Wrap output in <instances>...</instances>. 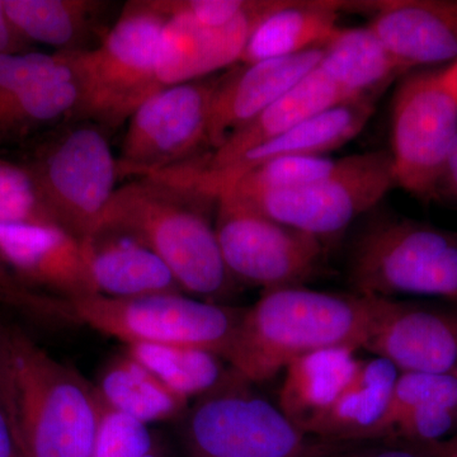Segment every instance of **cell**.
Segmentation results:
<instances>
[{"label":"cell","instance_id":"cell-1","mask_svg":"<svg viewBox=\"0 0 457 457\" xmlns=\"http://www.w3.org/2000/svg\"><path fill=\"white\" fill-rule=\"evenodd\" d=\"M0 408L20 457H89L106 407L96 385L16 327L0 326Z\"/></svg>","mask_w":457,"mask_h":457},{"label":"cell","instance_id":"cell-2","mask_svg":"<svg viewBox=\"0 0 457 457\" xmlns=\"http://www.w3.org/2000/svg\"><path fill=\"white\" fill-rule=\"evenodd\" d=\"M383 299L306 286L264 291L253 306L243 311L225 362L243 380L258 384L312 352L363 350Z\"/></svg>","mask_w":457,"mask_h":457},{"label":"cell","instance_id":"cell-3","mask_svg":"<svg viewBox=\"0 0 457 457\" xmlns=\"http://www.w3.org/2000/svg\"><path fill=\"white\" fill-rule=\"evenodd\" d=\"M215 204L185 186L143 177L116 188L98 236L134 237L167 264L180 290L215 303L233 281L210 219Z\"/></svg>","mask_w":457,"mask_h":457},{"label":"cell","instance_id":"cell-4","mask_svg":"<svg viewBox=\"0 0 457 457\" xmlns=\"http://www.w3.org/2000/svg\"><path fill=\"white\" fill-rule=\"evenodd\" d=\"M167 20L163 0L130 2L98 46L65 53L79 93L71 120L117 128L163 89L156 57Z\"/></svg>","mask_w":457,"mask_h":457},{"label":"cell","instance_id":"cell-5","mask_svg":"<svg viewBox=\"0 0 457 457\" xmlns=\"http://www.w3.org/2000/svg\"><path fill=\"white\" fill-rule=\"evenodd\" d=\"M348 276L356 293L457 303V233L400 216L374 219L353 240Z\"/></svg>","mask_w":457,"mask_h":457},{"label":"cell","instance_id":"cell-6","mask_svg":"<svg viewBox=\"0 0 457 457\" xmlns=\"http://www.w3.org/2000/svg\"><path fill=\"white\" fill-rule=\"evenodd\" d=\"M252 385L228 370L201 396L186 425L187 457H328L354 444L302 431Z\"/></svg>","mask_w":457,"mask_h":457},{"label":"cell","instance_id":"cell-7","mask_svg":"<svg viewBox=\"0 0 457 457\" xmlns=\"http://www.w3.org/2000/svg\"><path fill=\"white\" fill-rule=\"evenodd\" d=\"M26 167L57 227L82 242L98 236L120 177L104 128L73 120L53 132Z\"/></svg>","mask_w":457,"mask_h":457},{"label":"cell","instance_id":"cell-8","mask_svg":"<svg viewBox=\"0 0 457 457\" xmlns=\"http://www.w3.org/2000/svg\"><path fill=\"white\" fill-rule=\"evenodd\" d=\"M68 321L83 324L126 345H192L227 353L243 311L182 294L117 297L101 294L65 299Z\"/></svg>","mask_w":457,"mask_h":457},{"label":"cell","instance_id":"cell-9","mask_svg":"<svg viewBox=\"0 0 457 457\" xmlns=\"http://www.w3.org/2000/svg\"><path fill=\"white\" fill-rule=\"evenodd\" d=\"M457 140V88L451 66L404 75L394 93L390 149L396 188L438 200L442 173Z\"/></svg>","mask_w":457,"mask_h":457},{"label":"cell","instance_id":"cell-10","mask_svg":"<svg viewBox=\"0 0 457 457\" xmlns=\"http://www.w3.org/2000/svg\"><path fill=\"white\" fill-rule=\"evenodd\" d=\"M216 239L231 278L264 291L305 286L326 260V245L272 220L228 192L215 198Z\"/></svg>","mask_w":457,"mask_h":457},{"label":"cell","instance_id":"cell-11","mask_svg":"<svg viewBox=\"0 0 457 457\" xmlns=\"http://www.w3.org/2000/svg\"><path fill=\"white\" fill-rule=\"evenodd\" d=\"M394 188L396 182L389 152L375 150L348 155L347 163L335 176L303 187L245 196L228 194L326 245L376 209Z\"/></svg>","mask_w":457,"mask_h":457},{"label":"cell","instance_id":"cell-12","mask_svg":"<svg viewBox=\"0 0 457 457\" xmlns=\"http://www.w3.org/2000/svg\"><path fill=\"white\" fill-rule=\"evenodd\" d=\"M218 78L156 92L130 117L119 162L120 177H152L196 161L209 146L210 110Z\"/></svg>","mask_w":457,"mask_h":457},{"label":"cell","instance_id":"cell-13","mask_svg":"<svg viewBox=\"0 0 457 457\" xmlns=\"http://www.w3.org/2000/svg\"><path fill=\"white\" fill-rule=\"evenodd\" d=\"M363 350L400 374L457 375V312L384 297Z\"/></svg>","mask_w":457,"mask_h":457},{"label":"cell","instance_id":"cell-14","mask_svg":"<svg viewBox=\"0 0 457 457\" xmlns=\"http://www.w3.org/2000/svg\"><path fill=\"white\" fill-rule=\"evenodd\" d=\"M168 20L156 57V77L162 88L204 79L237 64L252 32L278 0H253L251 8L230 25L209 29L174 11L163 0Z\"/></svg>","mask_w":457,"mask_h":457},{"label":"cell","instance_id":"cell-15","mask_svg":"<svg viewBox=\"0 0 457 457\" xmlns=\"http://www.w3.org/2000/svg\"><path fill=\"white\" fill-rule=\"evenodd\" d=\"M369 25L404 74L457 59V0H378Z\"/></svg>","mask_w":457,"mask_h":457},{"label":"cell","instance_id":"cell-16","mask_svg":"<svg viewBox=\"0 0 457 457\" xmlns=\"http://www.w3.org/2000/svg\"><path fill=\"white\" fill-rule=\"evenodd\" d=\"M0 257L26 285L62 299L97 294L86 243L56 225L0 224Z\"/></svg>","mask_w":457,"mask_h":457},{"label":"cell","instance_id":"cell-17","mask_svg":"<svg viewBox=\"0 0 457 457\" xmlns=\"http://www.w3.org/2000/svg\"><path fill=\"white\" fill-rule=\"evenodd\" d=\"M376 102V97L342 102L295 126L276 139L249 150L227 170L201 174L187 168L182 173L183 183L215 200L216 192L222 185L270 159L328 155L359 137L375 112Z\"/></svg>","mask_w":457,"mask_h":457},{"label":"cell","instance_id":"cell-18","mask_svg":"<svg viewBox=\"0 0 457 457\" xmlns=\"http://www.w3.org/2000/svg\"><path fill=\"white\" fill-rule=\"evenodd\" d=\"M323 56V47L293 56L240 64L218 78L210 110L209 146L215 150L231 132L253 120L262 111L311 73Z\"/></svg>","mask_w":457,"mask_h":457},{"label":"cell","instance_id":"cell-19","mask_svg":"<svg viewBox=\"0 0 457 457\" xmlns=\"http://www.w3.org/2000/svg\"><path fill=\"white\" fill-rule=\"evenodd\" d=\"M347 101L352 99H347L317 65L278 101L231 132L220 146L212 150L209 158H198L186 167L201 174L227 170L249 150L276 139L315 114Z\"/></svg>","mask_w":457,"mask_h":457},{"label":"cell","instance_id":"cell-20","mask_svg":"<svg viewBox=\"0 0 457 457\" xmlns=\"http://www.w3.org/2000/svg\"><path fill=\"white\" fill-rule=\"evenodd\" d=\"M357 351L350 347L326 348L286 366L278 405L297 428L314 436L359 369Z\"/></svg>","mask_w":457,"mask_h":457},{"label":"cell","instance_id":"cell-21","mask_svg":"<svg viewBox=\"0 0 457 457\" xmlns=\"http://www.w3.org/2000/svg\"><path fill=\"white\" fill-rule=\"evenodd\" d=\"M363 5L341 0H278L255 26L239 64L320 49L341 27L343 12Z\"/></svg>","mask_w":457,"mask_h":457},{"label":"cell","instance_id":"cell-22","mask_svg":"<svg viewBox=\"0 0 457 457\" xmlns=\"http://www.w3.org/2000/svg\"><path fill=\"white\" fill-rule=\"evenodd\" d=\"M84 243L97 294L129 299L182 291L167 264L134 237L104 233Z\"/></svg>","mask_w":457,"mask_h":457},{"label":"cell","instance_id":"cell-23","mask_svg":"<svg viewBox=\"0 0 457 457\" xmlns=\"http://www.w3.org/2000/svg\"><path fill=\"white\" fill-rule=\"evenodd\" d=\"M399 375V370L381 357L361 360L353 378L314 436L336 442H374Z\"/></svg>","mask_w":457,"mask_h":457},{"label":"cell","instance_id":"cell-24","mask_svg":"<svg viewBox=\"0 0 457 457\" xmlns=\"http://www.w3.org/2000/svg\"><path fill=\"white\" fill-rule=\"evenodd\" d=\"M347 99L380 97L404 71L369 23L339 27L323 46L318 64Z\"/></svg>","mask_w":457,"mask_h":457},{"label":"cell","instance_id":"cell-25","mask_svg":"<svg viewBox=\"0 0 457 457\" xmlns=\"http://www.w3.org/2000/svg\"><path fill=\"white\" fill-rule=\"evenodd\" d=\"M96 389L108 411L146 426L173 420L188 404L187 400L168 389L145 366L126 353L104 370Z\"/></svg>","mask_w":457,"mask_h":457},{"label":"cell","instance_id":"cell-26","mask_svg":"<svg viewBox=\"0 0 457 457\" xmlns=\"http://www.w3.org/2000/svg\"><path fill=\"white\" fill-rule=\"evenodd\" d=\"M5 13L25 41L75 53L104 3L89 0H3Z\"/></svg>","mask_w":457,"mask_h":457},{"label":"cell","instance_id":"cell-27","mask_svg":"<svg viewBox=\"0 0 457 457\" xmlns=\"http://www.w3.org/2000/svg\"><path fill=\"white\" fill-rule=\"evenodd\" d=\"M125 353L187 402L212 392L228 374L221 356L192 345H132Z\"/></svg>","mask_w":457,"mask_h":457},{"label":"cell","instance_id":"cell-28","mask_svg":"<svg viewBox=\"0 0 457 457\" xmlns=\"http://www.w3.org/2000/svg\"><path fill=\"white\" fill-rule=\"evenodd\" d=\"M74 75L42 80L0 102V146L31 134L42 126L71 119L77 107Z\"/></svg>","mask_w":457,"mask_h":457},{"label":"cell","instance_id":"cell-29","mask_svg":"<svg viewBox=\"0 0 457 457\" xmlns=\"http://www.w3.org/2000/svg\"><path fill=\"white\" fill-rule=\"evenodd\" d=\"M347 156L306 155L270 159L228 180L218 189L215 198L220 192L245 196L312 185L342 170L347 163Z\"/></svg>","mask_w":457,"mask_h":457},{"label":"cell","instance_id":"cell-30","mask_svg":"<svg viewBox=\"0 0 457 457\" xmlns=\"http://www.w3.org/2000/svg\"><path fill=\"white\" fill-rule=\"evenodd\" d=\"M0 224L56 225L29 168L4 159H0Z\"/></svg>","mask_w":457,"mask_h":457},{"label":"cell","instance_id":"cell-31","mask_svg":"<svg viewBox=\"0 0 457 457\" xmlns=\"http://www.w3.org/2000/svg\"><path fill=\"white\" fill-rule=\"evenodd\" d=\"M73 73L65 53L0 55V102L42 80Z\"/></svg>","mask_w":457,"mask_h":457},{"label":"cell","instance_id":"cell-32","mask_svg":"<svg viewBox=\"0 0 457 457\" xmlns=\"http://www.w3.org/2000/svg\"><path fill=\"white\" fill-rule=\"evenodd\" d=\"M0 302L33 317L64 320V302L55 295L37 293L26 285L0 257Z\"/></svg>","mask_w":457,"mask_h":457},{"label":"cell","instance_id":"cell-33","mask_svg":"<svg viewBox=\"0 0 457 457\" xmlns=\"http://www.w3.org/2000/svg\"><path fill=\"white\" fill-rule=\"evenodd\" d=\"M253 0H168L174 11L209 29H220L233 23L251 8Z\"/></svg>","mask_w":457,"mask_h":457},{"label":"cell","instance_id":"cell-34","mask_svg":"<svg viewBox=\"0 0 457 457\" xmlns=\"http://www.w3.org/2000/svg\"><path fill=\"white\" fill-rule=\"evenodd\" d=\"M89 457H162L131 429L108 427L99 432Z\"/></svg>","mask_w":457,"mask_h":457},{"label":"cell","instance_id":"cell-35","mask_svg":"<svg viewBox=\"0 0 457 457\" xmlns=\"http://www.w3.org/2000/svg\"><path fill=\"white\" fill-rule=\"evenodd\" d=\"M328 457H432L427 447L393 441L359 442Z\"/></svg>","mask_w":457,"mask_h":457},{"label":"cell","instance_id":"cell-36","mask_svg":"<svg viewBox=\"0 0 457 457\" xmlns=\"http://www.w3.org/2000/svg\"><path fill=\"white\" fill-rule=\"evenodd\" d=\"M26 41L21 37L12 26L5 13L4 3L0 0V55L3 54L22 53V45Z\"/></svg>","mask_w":457,"mask_h":457},{"label":"cell","instance_id":"cell-37","mask_svg":"<svg viewBox=\"0 0 457 457\" xmlns=\"http://www.w3.org/2000/svg\"><path fill=\"white\" fill-rule=\"evenodd\" d=\"M441 198L457 201V140L451 150L446 165H445L444 173H442L440 187H438V200Z\"/></svg>","mask_w":457,"mask_h":457},{"label":"cell","instance_id":"cell-38","mask_svg":"<svg viewBox=\"0 0 457 457\" xmlns=\"http://www.w3.org/2000/svg\"><path fill=\"white\" fill-rule=\"evenodd\" d=\"M0 457H20L13 433L2 408H0Z\"/></svg>","mask_w":457,"mask_h":457},{"label":"cell","instance_id":"cell-39","mask_svg":"<svg viewBox=\"0 0 457 457\" xmlns=\"http://www.w3.org/2000/svg\"><path fill=\"white\" fill-rule=\"evenodd\" d=\"M432 457H457V431L447 440L427 446Z\"/></svg>","mask_w":457,"mask_h":457},{"label":"cell","instance_id":"cell-40","mask_svg":"<svg viewBox=\"0 0 457 457\" xmlns=\"http://www.w3.org/2000/svg\"><path fill=\"white\" fill-rule=\"evenodd\" d=\"M450 66H451V71H453V79H455V84H456V88H457V59L455 60V62H451Z\"/></svg>","mask_w":457,"mask_h":457},{"label":"cell","instance_id":"cell-41","mask_svg":"<svg viewBox=\"0 0 457 457\" xmlns=\"http://www.w3.org/2000/svg\"><path fill=\"white\" fill-rule=\"evenodd\" d=\"M457 376V375H456Z\"/></svg>","mask_w":457,"mask_h":457}]
</instances>
